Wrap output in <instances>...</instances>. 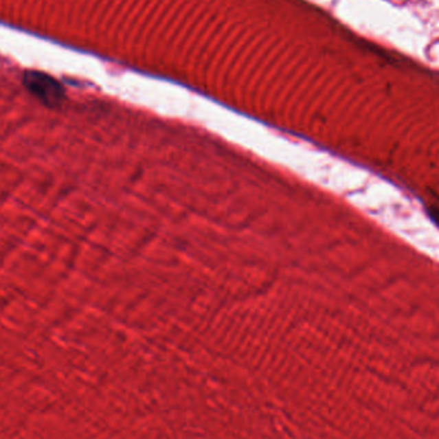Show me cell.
<instances>
[{"mask_svg":"<svg viewBox=\"0 0 439 439\" xmlns=\"http://www.w3.org/2000/svg\"><path fill=\"white\" fill-rule=\"evenodd\" d=\"M23 85L40 102L47 106L58 107L65 100V90L58 81L44 72L27 71L23 75Z\"/></svg>","mask_w":439,"mask_h":439,"instance_id":"obj_1","label":"cell"}]
</instances>
